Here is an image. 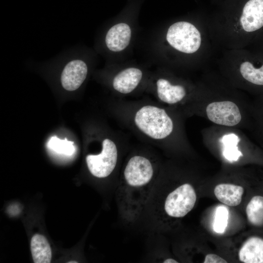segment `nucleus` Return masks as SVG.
<instances>
[{"instance_id": "1", "label": "nucleus", "mask_w": 263, "mask_h": 263, "mask_svg": "<svg viewBox=\"0 0 263 263\" xmlns=\"http://www.w3.org/2000/svg\"><path fill=\"white\" fill-rule=\"evenodd\" d=\"M195 84L185 114L196 115L213 125L253 128V103L245 92L232 85L218 71L205 72Z\"/></svg>"}, {"instance_id": "2", "label": "nucleus", "mask_w": 263, "mask_h": 263, "mask_svg": "<svg viewBox=\"0 0 263 263\" xmlns=\"http://www.w3.org/2000/svg\"><path fill=\"white\" fill-rule=\"evenodd\" d=\"M155 182V169L150 159L134 155L128 160L117 194L119 213L125 222L131 224L142 215Z\"/></svg>"}, {"instance_id": "3", "label": "nucleus", "mask_w": 263, "mask_h": 263, "mask_svg": "<svg viewBox=\"0 0 263 263\" xmlns=\"http://www.w3.org/2000/svg\"><path fill=\"white\" fill-rule=\"evenodd\" d=\"M218 73L244 92L263 88V63H257L245 48L223 50L218 60Z\"/></svg>"}, {"instance_id": "4", "label": "nucleus", "mask_w": 263, "mask_h": 263, "mask_svg": "<svg viewBox=\"0 0 263 263\" xmlns=\"http://www.w3.org/2000/svg\"><path fill=\"white\" fill-rule=\"evenodd\" d=\"M204 144L230 164L238 162L253 144L243 130L212 125L201 131Z\"/></svg>"}, {"instance_id": "5", "label": "nucleus", "mask_w": 263, "mask_h": 263, "mask_svg": "<svg viewBox=\"0 0 263 263\" xmlns=\"http://www.w3.org/2000/svg\"><path fill=\"white\" fill-rule=\"evenodd\" d=\"M165 109L153 105L140 108L134 115L135 126L150 138L163 140L175 138L183 144H188L184 138L180 122Z\"/></svg>"}, {"instance_id": "6", "label": "nucleus", "mask_w": 263, "mask_h": 263, "mask_svg": "<svg viewBox=\"0 0 263 263\" xmlns=\"http://www.w3.org/2000/svg\"><path fill=\"white\" fill-rule=\"evenodd\" d=\"M195 191L191 185L184 183L170 191L161 203L151 205V214L156 224L163 215L172 218L186 216L196 201Z\"/></svg>"}, {"instance_id": "7", "label": "nucleus", "mask_w": 263, "mask_h": 263, "mask_svg": "<svg viewBox=\"0 0 263 263\" xmlns=\"http://www.w3.org/2000/svg\"><path fill=\"white\" fill-rule=\"evenodd\" d=\"M196 88V84L161 78L156 81L157 96L163 103L174 108L184 111L190 102Z\"/></svg>"}, {"instance_id": "8", "label": "nucleus", "mask_w": 263, "mask_h": 263, "mask_svg": "<svg viewBox=\"0 0 263 263\" xmlns=\"http://www.w3.org/2000/svg\"><path fill=\"white\" fill-rule=\"evenodd\" d=\"M101 152L98 154H89L86 161L89 170L94 176L105 178L114 169L118 159L116 144L112 140L106 138L103 141Z\"/></svg>"}, {"instance_id": "9", "label": "nucleus", "mask_w": 263, "mask_h": 263, "mask_svg": "<svg viewBox=\"0 0 263 263\" xmlns=\"http://www.w3.org/2000/svg\"><path fill=\"white\" fill-rule=\"evenodd\" d=\"M88 67L86 62L80 59L69 61L63 68L60 76L62 87L68 91L78 89L86 78Z\"/></svg>"}, {"instance_id": "10", "label": "nucleus", "mask_w": 263, "mask_h": 263, "mask_svg": "<svg viewBox=\"0 0 263 263\" xmlns=\"http://www.w3.org/2000/svg\"><path fill=\"white\" fill-rule=\"evenodd\" d=\"M131 38V29L125 23H119L113 26L105 36V44L111 51L120 52L129 44Z\"/></svg>"}, {"instance_id": "11", "label": "nucleus", "mask_w": 263, "mask_h": 263, "mask_svg": "<svg viewBox=\"0 0 263 263\" xmlns=\"http://www.w3.org/2000/svg\"><path fill=\"white\" fill-rule=\"evenodd\" d=\"M142 72L137 68L131 67L118 73L113 78V86L117 92L127 94L132 92L142 78Z\"/></svg>"}, {"instance_id": "12", "label": "nucleus", "mask_w": 263, "mask_h": 263, "mask_svg": "<svg viewBox=\"0 0 263 263\" xmlns=\"http://www.w3.org/2000/svg\"><path fill=\"white\" fill-rule=\"evenodd\" d=\"M239 258L245 263H263V239L255 236L248 238L240 248Z\"/></svg>"}, {"instance_id": "13", "label": "nucleus", "mask_w": 263, "mask_h": 263, "mask_svg": "<svg viewBox=\"0 0 263 263\" xmlns=\"http://www.w3.org/2000/svg\"><path fill=\"white\" fill-rule=\"evenodd\" d=\"M242 187L231 184H220L217 185L214 193L221 202L231 207L239 205L244 193Z\"/></svg>"}, {"instance_id": "14", "label": "nucleus", "mask_w": 263, "mask_h": 263, "mask_svg": "<svg viewBox=\"0 0 263 263\" xmlns=\"http://www.w3.org/2000/svg\"><path fill=\"white\" fill-rule=\"evenodd\" d=\"M30 248L35 263H50L52 250L46 238L39 234H35L31 239Z\"/></svg>"}, {"instance_id": "15", "label": "nucleus", "mask_w": 263, "mask_h": 263, "mask_svg": "<svg viewBox=\"0 0 263 263\" xmlns=\"http://www.w3.org/2000/svg\"><path fill=\"white\" fill-rule=\"evenodd\" d=\"M246 213L252 225L263 226V197L258 195L252 197L246 206Z\"/></svg>"}, {"instance_id": "16", "label": "nucleus", "mask_w": 263, "mask_h": 263, "mask_svg": "<svg viewBox=\"0 0 263 263\" xmlns=\"http://www.w3.org/2000/svg\"><path fill=\"white\" fill-rule=\"evenodd\" d=\"M47 146L54 152L63 155L71 156L75 151L73 142L67 139H60L56 136H52L49 140Z\"/></svg>"}, {"instance_id": "17", "label": "nucleus", "mask_w": 263, "mask_h": 263, "mask_svg": "<svg viewBox=\"0 0 263 263\" xmlns=\"http://www.w3.org/2000/svg\"><path fill=\"white\" fill-rule=\"evenodd\" d=\"M229 211L224 206L217 207L214 215L213 228L217 233H223L227 226Z\"/></svg>"}, {"instance_id": "18", "label": "nucleus", "mask_w": 263, "mask_h": 263, "mask_svg": "<svg viewBox=\"0 0 263 263\" xmlns=\"http://www.w3.org/2000/svg\"><path fill=\"white\" fill-rule=\"evenodd\" d=\"M204 263H225L227 262L222 257L214 254H208L206 257Z\"/></svg>"}, {"instance_id": "19", "label": "nucleus", "mask_w": 263, "mask_h": 263, "mask_svg": "<svg viewBox=\"0 0 263 263\" xmlns=\"http://www.w3.org/2000/svg\"><path fill=\"white\" fill-rule=\"evenodd\" d=\"M163 263H178V262H177L176 260L173 259L172 258H168V259L164 260Z\"/></svg>"}, {"instance_id": "20", "label": "nucleus", "mask_w": 263, "mask_h": 263, "mask_svg": "<svg viewBox=\"0 0 263 263\" xmlns=\"http://www.w3.org/2000/svg\"><path fill=\"white\" fill-rule=\"evenodd\" d=\"M68 263H76L77 262L76 261H71V262H69Z\"/></svg>"}]
</instances>
